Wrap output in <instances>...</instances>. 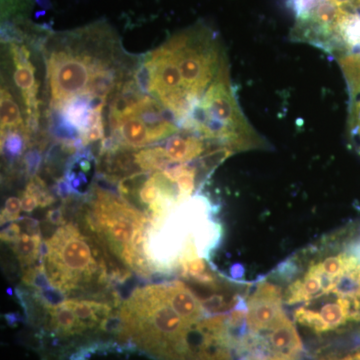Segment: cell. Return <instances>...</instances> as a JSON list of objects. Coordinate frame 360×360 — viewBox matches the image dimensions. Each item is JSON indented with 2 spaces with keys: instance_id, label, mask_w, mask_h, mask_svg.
<instances>
[{
  "instance_id": "cell-8",
  "label": "cell",
  "mask_w": 360,
  "mask_h": 360,
  "mask_svg": "<svg viewBox=\"0 0 360 360\" xmlns=\"http://www.w3.org/2000/svg\"><path fill=\"white\" fill-rule=\"evenodd\" d=\"M65 307L72 310L87 329L96 328L110 316L111 309L106 303L90 302V300H68L63 302Z\"/></svg>"
},
{
  "instance_id": "cell-15",
  "label": "cell",
  "mask_w": 360,
  "mask_h": 360,
  "mask_svg": "<svg viewBox=\"0 0 360 360\" xmlns=\"http://www.w3.org/2000/svg\"><path fill=\"white\" fill-rule=\"evenodd\" d=\"M21 201L18 198H9L6 200V206L4 210H2L1 213V224H6L8 221H15V220H20Z\"/></svg>"
},
{
  "instance_id": "cell-17",
  "label": "cell",
  "mask_w": 360,
  "mask_h": 360,
  "mask_svg": "<svg viewBox=\"0 0 360 360\" xmlns=\"http://www.w3.org/2000/svg\"><path fill=\"white\" fill-rule=\"evenodd\" d=\"M21 236L20 225L18 224H11L4 229L1 232V239L6 243H14Z\"/></svg>"
},
{
  "instance_id": "cell-12",
  "label": "cell",
  "mask_w": 360,
  "mask_h": 360,
  "mask_svg": "<svg viewBox=\"0 0 360 360\" xmlns=\"http://www.w3.org/2000/svg\"><path fill=\"white\" fill-rule=\"evenodd\" d=\"M295 319L298 323L312 329L315 333H322L329 331L328 326L322 319L319 312L314 311V310L307 309V307H300L295 310Z\"/></svg>"
},
{
  "instance_id": "cell-16",
  "label": "cell",
  "mask_w": 360,
  "mask_h": 360,
  "mask_svg": "<svg viewBox=\"0 0 360 360\" xmlns=\"http://www.w3.org/2000/svg\"><path fill=\"white\" fill-rule=\"evenodd\" d=\"M298 271H300L298 264H296L293 258H290V259L285 260L276 267L274 274L281 281H290L297 276Z\"/></svg>"
},
{
  "instance_id": "cell-1",
  "label": "cell",
  "mask_w": 360,
  "mask_h": 360,
  "mask_svg": "<svg viewBox=\"0 0 360 360\" xmlns=\"http://www.w3.org/2000/svg\"><path fill=\"white\" fill-rule=\"evenodd\" d=\"M90 37L91 27L56 37L47 60L52 108L75 127L101 115L108 94L117 85L115 58L97 56L96 49H89Z\"/></svg>"
},
{
  "instance_id": "cell-3",
  "label": "cell",
  "mask_w": 360,
  "mask_h": 360,
  "mask_svg": "<svg viewBox=\"0 0 360 360\" xmlns=\"http://www.w3.org/2000/svg\"><path fill=\"white\" fill-rule=\"evenodd\" d=\"M281 290L274 284L260 283L248 300V328L250 333L270 330L285 316Z\"/></svg>"
},
{
  "instance_id": "cell-7",
  "label": "cell",
  "mask_w": 360,
  "mask_h": 360,
  "mask_svg": "<svg viewBox=\"0 0 360 360\" xmlns=\"http://www.w3.org/2000/svg\"><path fill=\"white\" fill-rule=\"evenodd\" d=\"M51 316V329L60 338L82 335L87 328L78 319L77 315L63 302L56 305H45Z\"/></svg>"
},
{
  "instance_id": "cell-14",
  "label": "cell",
  "mask_w": 360,
  "mask_h": 360,
  "mask_svg": "<svg viewBox=\"0 0 360 360\" xmlns=\"http://www.w3.org/2000/svg\"><path fill=\"white\" fill-rule=\"evenodd\" d=\"M302 288L307 300L323 295L321 276L309 269L302 279Z\"/></svg>"
},
{
  "instance_id": "cell-18",
  "label": "cell",
  "mask_w": 360,
  "mask_h": 360,
  "mask_svg": "<svg viewBox=\"0 0 360 360\" xmlns=\"http://www.w3.org/2000/svg\"><path fill=\"white\" fill-rule=\"evenodd\" d=\"M20 201L21 208L25 212H32L39 206L37 198L26 191L21 193Z\"/></svg>"
},
{
  "instance_id": "cell-9",
  "label": "cell",
  "mask_w": 360,
  "mask_h": 360,
  "mask_svg": "<svg viewBox=\"0 0 360 360\" xmlns=\"http://www.w3.org/2000/svg\"><path fill=\"white\" fill-rule=\"evenodd\" d=\"M40 234L21 233L20 238L13 243V251L20 259L23 269L30 266L40 257L41 250Z\"/></svg>"
},
{
  "instance_id": "cell-6",
  "label": "cell",
  "mask_w": 360,
  "mask_h": 360,
  "mask_svg": "<svg viewBox=\"0 0 360 360\" xmlns=\"http://www.w3.org/2000/svg\"><path fill=\"white\" fill-rule=\"evenodd\" d=\"M163 285L167 292L168 302L187 323L191 326L200 321L205 311L203 307L195 295L184 283L175 281V283L163 284Z\"/></svg>"
},
{
  "instance_id": "cell-2",
  "label": "cell",
  "mask_w": 360,
  "mask_h": 360,
  "mask_svg": "<svg viewBox=\"0 0 360 360\" xmlns=\"http://www.w3.org/2000/svg\"><path fill=\"white\" fill-rule=\"evenodd\" d=\"M90 241L85 239L75 225H63L49 240L44 262L47 277L56 290L70 292L84 288L94 277L104 284L108 269L104 262H96Z\"/></svg>"
},
{
  "instance_id": "cell-5",
  "label": "cell",
  "mask_w": 360,
  "mask_h": 360,
  "mask_svg": "<svg viewBox=\"0 0 360 360\" xmlns=\"http://www.w3.org/2000/svg\"><path fill=\"white\" fill-rule=\"evenodd\" d=\"M11 52L15 71H14L13 80L16 86L20 89L23 99H25L27 112L30 117L34 118V113L37 111V82H35V68L30 61V52L25 46L11 45Z\"/></svg>"
},
{
  "instance_id": "cell-10",
  "label": "cell",
  "mask_w": 360,
  "mask_h": 360,
  "mask_svg": "<svg viewBox=\"0 0 360 360\" xmlns=\"http://www.w3.org/2000/svg\"><path fill=\"white\" fill-rule=\"evenodd\" d=\"M0 106H1V130L6 127L15 129L22 125L20 108L6 89H1Z\"/></svg>"
},
{
  "instance_id": "cell-4",
  "label": "cell",
  "mask_w": 360,
  "mask_h": 360,
  "mask_svg": "<svg viewBox=\"0 0 360 360\" xmlns=\"http://www.w3.org/2000/svg\"><path fill=\"white\" fill-rule=\"evenodd\" d=\"M271 350L270 360H300L302 342L295 324L284 316L265 336Z\"/></svg>"
},
{
  "instance_id": "cell-19",
  "label": "cell",
  "mask_w": 360,
  "mask_h": 360,
  "mask_svg": "<svg viewBox=\"0 0 360 360\" xmlns=\"http://www.w3.org/2000/svg\"><path fill=\"white\" fill-rule=\"evenodd\" d=\"M46 220L51 224L53 225H65L66 221L65 219V215H63V212L61 208H58V210H51L47 212L46 214Z\"/></svg>"
},
{
  "instance_id": "cell-13",
  "label": "cell",
  "mask_w": 360,
  "mask_h": 360,
  "mask_svg": "<svg viewBox=\"0 0 360 360\" xmlns=\"http://www.w3.org/2000/svg\"><path fill=\"white\" fill-rule=\"evenodd\" d=\"M26 191L32 193L35 198H37V202L40 207H46L49 206L54 201L53 196L49 193L46 186H45L44 180L40 179L39 176L32 177V179L28 182L27 186H26Z\"/></svg>"
},
{
  "instance_id": "cell-11",
  "label": "cell",
  "mask_w": 360,
  "mask_h": 360,
  "mask_svg": "<svg viewBox=\"0 0 360 360\" xmlns=\"http://www.w3.org/2000/svg\"><path fill=\"white\" fill-rule=\"evenodd\" d=\"M347 130L350 146L360 155V96L349 103Z\"/></svg>"
}]
</instances>
